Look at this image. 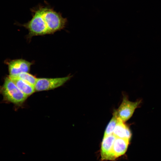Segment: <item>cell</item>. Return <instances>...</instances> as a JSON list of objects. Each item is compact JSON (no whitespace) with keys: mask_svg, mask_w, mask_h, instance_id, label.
I'll return each instance as SVG.
<instances>
[{"mask_svg":"<svg viewBox=\"0 0 161 161\" xmlns=\"http://www.w3.org/2000/svg\"><path fill=\"white\" fill-rule=\"evenodd\" d=\"M32 18L21 25L27 29L28 38L33 36L51 34L64 28L67 19L60 12L49 6L39 5L31 9Z\"/></svg>","mask_w":161,"mask_h":161,"instance_id":"6da1fadb","label":"cell"},{"mask_svg":"<svg viewBox=\"0 0 161 161\" xmlns=\"http://www.w3.org/2000/svg\"><path fill=\"white\" fill-rule=\"evenodd\" d=\"M1 91L7 100L16 104L22 103L28 97L20 90L9 78H6Z\"/></svg>","mask_w":161,"mask_h":161,"instance_id":"7a4b0ae2","label":"cell"},{"mask_svg":"<svg viewBox=\"0 0 161 161\" xmlns=\"http://www.w3.org/2000/svg\"><path fill=\"white\" fill-rule=\"evenodd\" d=\"M72 77V75H69L62 78H37L34 86L35 91H46L58 87L63 85Z\"/></svg>","mask_w":161,"mask_h":161,"instance_id":"3957f363","label":"cell"},{"mask_svg":"<svg viewBox=\"0 0 161 161\" xmlns=\"http://www.w3.org/2000/svg\"><path fill=\"white\" fill-rule=\"evenodd\" d=\"M141 101L139 100L134 102H131L129 100L127 96L124 95L118 108L114 112L117 117L125 122L132 116L135 109L139 107Z\"/></svg>","mask_w":161,"mask_h":161,"instance_id":"277c9868","label":"cell"},{"mask_svg":"<svg viewBox=\"0 0 161 161\" xmlns=\"http://www.w3.org/2000/svg\"><path fill=\"white\" fill-rule=\"evenodd\" d=\"M116 137L113 134L103 137L101 144V155L102 160H114L112 148Z\"/></svg>","mask_w":161,"mask_h":161,"instance_id":"5b68a950","label":"cell"},{"mask_svg":"<svg viewBox=\"0 0 161 161\" xmlns=\"http://www.w3.org/2000/svg\"><path fill=\"white\" fill-rule=\"evenodd\" d=\"M32 64V63L21 59L11 61L9 65L10 75H15L24 72H28Z\"/></svg>","mask_w":161,"mask_h":161,"instance_id":"8992f818","label":"cell"},{"mask_svg":"<svg viewBox=\"0 0 161 161\" xmlns=\"http://www.w3.org/2000/svg\"><path fill=\"white\" fill-rule=\"evenodd\" d=\"M130 140L126 139L116 137L112 150L114 160L125 153L127 149Z\"/></svg>","mask_w":161,"mask_h":161,"instance_id":"52a82bcc","label":"cell"},{"mask_svg":"<svg viewBox=\"0 0 161 161\" xmlns=\"http://www.w3.org/2000/svg\"><path fill=\"white\" fill-rule=\"evenodd\" d=\"M120 119L117 121L113 134L117 137L130 140L131 133L129 127Z\"/></svg>","mask_w":161,"mask_h":161,"instance_id":"ba28073f","label":"cell"},{"mask_svg":"<svg viewBox=\"0 0 161 161\" xmlns=\"http://www.w3.org/2000/svg\"><path fill=\"white\" fill-rule=\"evenodd\" d=\"M23 93L29 96L35 91L34 86L18 78H10Z\"/></svg>","mask_w":161,"mask_h":161,"instance_id":"9c48e42d","label":"cell"},{"mask_svg":"<svg viewBox=\"0 0 161 161\" xmlns=\"http://www.w3.org/2000/svg\"><path fill=\"white\" fill-rule=\"evenodd\" d=\"M9 78H18L33 86H34L37 79L33 75L27 72H22L15 75H10Z\"/></svg>","mask_w":161,"mask_h":161,"instance_id":"30bf717a","label":"cell"},{"mask_svg":"<svg viewBox=\"0 0 161 161\" xmlns=\"http://www.w3.org/2000/svg\"><path fill=\"white\" fill-rule=\"evenodd\" d=\"M118 117L114 111L113 116L105 129L103 137L113 134L114 130L117 124Z\"/></svg>","mask_w":161,"mask_h":161,"instance_id":"8fae6325","label":"cell"}]
</instances>
